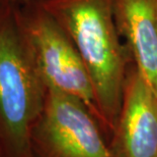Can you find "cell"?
I'll return each instance as SVG.
<instances>
[{
	"label": "cell",
	"instance_id": "obj_4",
	"mask_svg": "<svg viewBox=\"0 0 157 157\" xmlns=\"http://www.w3.org/2000/svg\"><path fill=\"white\" fill-rule=\"evenodd\" d=\"M99 122L82 101L48 90L33 132L34 157H116L105 144Z\"/></svg>",
	"mask_w": 157,
	"mask_h": 157
},
{
	"label": "cell",
	"instance_id": "obj_5",
	"mask_svg": "<svg viewBox=\"0 0 157 157\" xmlns=\"http://www.w3.org/2000/svg\"><path fill=\"white\" fill-rule=\"evenodd\" d=\"M109 147L116 157H157V94L133 63Z\"/></svg>",
	"mask_w": 157,
	"mask_h": 157
},
{
	"label": "cell",
	"instance_id": "obj_2",
	"mask_svg": "<svg viewBox=\"0 0 157 157\" xmlns=\"http://www.w3.org/2000/svg\"><path fill=\"white\" fill-rule=\"evenodd\" d=\"M16 7L0 5V155L34 157L33 132L48 89L22 33Z\"/></svg>",
	"mask_w": 157,
	"mask_h": 157
},
{
	"label": "cell",
	"instance_id": "obj_6",
	"mask_svg": "<svg viewBox=\"0 0 157 157\" xmlns=\"http://www.w3.org/2000/svg\"><path fill=\"white\" fill-rule=\"evenodd\" d=\"M115 16L133 64L157 94V0H116Z\"/></svg>",
	"mask_w": 157,
	"mask_h": 157
},
{
	"label": "cell",
	"instance_id": "obj_8",
	"mask_svg": "<svg viewBox=\"0 0 157 157\" xmlns=\"http://www.w3.org/2000/svg\"><path fill=\"white\" fill-rule=\"evenodd\" d=\"M0 157H1V155H0Z\"/></svg>",
	"mask_w": 157,
	"mask_h": 157
},
{
	"label": "cell",
	"instance_id": "obj_3",
	"mask_svg": "<svg viewBox=\"0 0 157 157\" xmlns=\"http://www.w3.org/2000/svg\"><path fill=\"white\" fill-rule=\"evenodd\" d=\"M16 11L47 89L79 99L99 122L91 78L67 33L36 0L17 6Z\"/></svg>",
	"mask_w": 157,
	"mask_h": 157
},
{
	"label": "cell",
	"instance_id": "obj_1",
	"mask_svg": "<svg viewBox=\"0 0 157 157\" xmlns=\"http://www.w3.org/2000/svg\"><path fill=\"white\" fill-rule=\"evenodd\" d=\"M116 0H36L67 33L91 78L99 122L113 132L132 57L119 33Z\"/></svg>",
	"mask_w": 157,
	"mask_h": 157
},
{
	"label": "cell",
	"instance_id": "obj_7",
	"mask_svg": "<svg viewBox=\"0 0 157 157\" xmlns=\"http://www.w3.org/2000/svg\"><path fill=\"white\" fill-rule=\"evenodd\" d=\"M29 0H0V5H9V6H21Z\"/></svg>",
	"mask_w": 157,
	"mask_h": 157
}]
</instances>
